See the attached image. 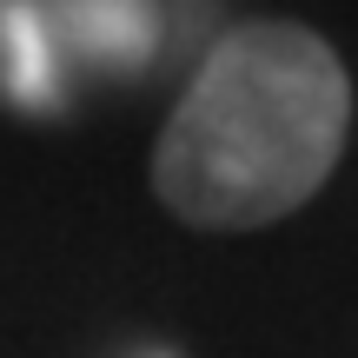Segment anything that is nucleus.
<instances>
[{"label":"nucleus","instance_id":"obj_1","mask_svg":"<svg viewBox=\"0 0 358 358\" xmlns=\"http://www.w3.org/2000/svg\"><path fill=\"white\" fill-rule=\"evenodd\" d=\"M352 80L312 27L252 20L199 60L153 153V186L186 226H272L345 153Z\"/></svg>","mask_w":358,"mask_h":358},{"label":"nucleus","instance_id":"obj_2","mask_svg":"<svg viewBox=\"0 0 358 358\" xmlns=\"http://www.w3.org/2000/svg\"><path fill=\"white\" fill-rule=\"evenodd\" d=\"M60 47L87 53L106 73H140L159 53V7L153 0H53Z\"/></svg>","mask_w":358,"mask_h":358},{"label":"nucleus","instance_id":"obj_4","mask_svg":"<svg viewBox=\"0 0 358 358\" xmlns=\"http://www.w3.org/2000/svg\"><path fill=\"white\" fill-rule=\"evenodd\" d=\"M146 358H166V352H146Z\"/></svg>","mask_w":358,"mask_h":358},{"label":"nucleus","instance_id":"obj_3","mask_svg":"<svg viewBox=\"0 0 358 358\" xmlns=\"http://www.w3.org/2000/svg\"><path fill=\"white\" fill-rule=\"evenodd\" d=\"M0 93L27 113L60 106V27L47 0H0Z\"/></svg>","mask_w":358,"mask_h":358}]
</instances>
